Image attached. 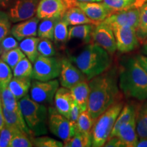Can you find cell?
Listing matches in <instances>:
<instances>
[{
    "label": "cell",
    "mask_w": 147,
    "mask_h": 147,
    "mask_svg": "<svg viewBox=\"0 0 147 147\" xmlns=\"http://www.w3.org/2000/svg\"><path fill=\"white\" fill-rule=\"evenodd\" d=\"M90 94L88 112L95 120L115 103L120 102L121 91L119 84V69L108 70L89 80Z\"/></svg>",
    "instance_id": "1"
},
{
    "label": "cell",
    "mask_w": 147,
    "mask_h": 147,
    "mask_svg": "<svg viewBox=\"0 0 147 147\" xmlns=\"http://www.w3.org/2000/svg\"><path fill=\"white\" fill-rule=\"evenodd\" d=\"M119 84L127 98L147 100V72L136 57H128L121 61L119 68Z\"/></svg>",
    "instance_id": "2"
},
{
    "label": "cell",
    "mask_w": 147,
    "mask_h": 147,
    "mask_svg": "<svg viewBox=\"0 0 147 147\" xmlns=\"http://www.w3.org/2000/svg\"><path fill=\"white\" fill-rule=\"evenodd\" d=\"M69 59L85 75L88 81L108 70L113 64L111 55L94 42L87 44L80 53Z\"/></svg>",
    "instance_id": "3"
},
{
    "label": "cell",
    "mask_w": 147,
    "mask_h": 147,
    "mask_svg": "<svg viewBox=\"0 0 147 147\" xmlns=\"http://www.w3.org/2000/svg\"><path fill=\"white\" fill-rule=\"evenodd\" d=\"M18 104L33 136L47 134L49 108L44 104L35 102L28 94L18 100Z\"/></svg>",
    "instance_id": "4"
},
{
    "label": "cell",
    "mask_w": 147,
    "mask_h": 147,
    "mask_svg": "<svg viewBox=\"0 0 147 147\" xmlns=\"http://www.w3.org/2000/svg\"><path fill=\"white\" fill-rule=\"evenodd\" d=\"M123 106V102L121 101L115 103L95 120L91 132L92 146H104Z\"/></svg>",
    "instance_id": "5"
},
{
    "label": "cell",
    "mask_w": 147,
    "mask_h": 147,
    "mask_svg": "<svg viewBox=\"0 0 147 147\" xmlns=\"http://www.w3.org/2000/svg\"><path fill=\"white\" fill-rule=\"evenodd\" d=\"M33 64L32 79L48 81L59 76L61 69V60L57 57L39 55Z\"/></svg>",
    "instance_id": "6"
},
{
    "label": "cell",
    "mask_w": 147,
    "mask_h": 147,
    "mask_svg": "<svg viewBox=\"0 0 147 147\" xmlns=\"http://www.w3.org/2000/svg\"><path fill=\"white\" fill-rule=\"evenodd\" d=\"M59 81L56 78L48 81L33 79L30 88V97L35 102L40 104H52L57 89Z\"/></svg>",
    "instance_id": "7"
},
{
    "label": "cell",
    "mask_w": 147,
    "mask_h": 147,
    "mask_svg": "<svg viewBox=\"0 0 147 147\" xmlns=\"http://www.w3.org/2000/svg\"><path fill=\"white\" fill-rule=\"evenodd\" d=\"M48 125L51 133L63 141L67 140L73 136L71 122L59 113L55 107L49 108Z\"/></svg>",
    "instance_id": "8"
},
{
    "label": "cell",
    "mask_w": 147,
    "mask_h": 147,
    "mask_svg": "<svg viewBox=\"0 0 147 147\" xmlns=\"http://www.w3.org/2000/svg\"><path fill=\"white\" fill-rule=\"evenodd\" d=\"M40 0H13L8 13L12 23H16L34 17Z\"/></svg>",
    "instance_id": "9"
},
{
    "label": "cell",
    "mask_w": 147,
    "mask_h": 147,
    "mask_svg": "<svg viewBox=\"0 0 147 147\" xmlns=\"http://www.w3.org/2000/svg\"><path fill=\"white\" fill-rule=\"evenodd\" d=\"M117 51L121 53H127L140 46V40L135 29L128 26L113 27Z\"/></svg>",
    "instance_id": "10"
},
{
    "label": "cell",
    "mask_w": 147,
    "mask_h": 147,
    "mask_svg": "<svg viewBox=\"0 0 147 147\" xmlns=\"http://www.w3.org/2000/svg\"><path fill=\"white\" fill-rule=\"evenodd\" d=\"M92 41L113 55L117 51L113 27L104 21L95 25L92 33Z\"/></svg>",
    "instance_id": "11"
},
{
    "label": "cell",
    "mask_w": 147,
    "mask_h": 147,
    "mask_svg": "<svg viewBox=\"0 0 147 147\" xmlns=\"http://www.w3.org/2000/svg\"><path fill=\"white\" fill-rule=\"evenodd\" d=\"M69 7L80 8L92 21L100 23L104 21L110 14L114 13L104 2H81L76 0H66Z\"/></svg>",
    "instance_id": "12"
},
{
    "label": "cell",
    "mask_w": 147,
    "mask_h": 147,
    "mask_svg": "<svg viewBox=\"0 0 147 147\" xmlns=\"http://www.w3.org/2000/svg\"><path fill=\"white\" fill-rule=\"evenodd\" d=\"M59 77L61 87L67 89H71L78 82L87 80L82 71L69 59L66 58L61 59V69Z\"/></svg>",
    "instance_id": "13"
},
{
    "label": "cell",
    "mask_w": 147,
    "mask_h": 147,
    "mask_svg": "<svg viewBox=\"0 0 147 147\" xmlns=\"http://www.w3.org/2000/svg\"><path fill=\"white\" fill-rule=\"evenodd\" d=\"M139 8H131L114 12L104 21L112 27L115 26H128L135 29L136 31L139 25Z\"/></svg>",
    "instance_id": "14"
},
{
    "label": "cell",
    "mask_w": 147,
    "mask_h": 147,
    "mask_svg": "<svg viewBox=\"0 0 147 147\" xmlns=\"http://www.w3.org/2000/svg\"><path fill=\"white\" fill-rule=\"evenodd\" d=\"M68 8L66 0H40L36 15L40 19L63 16Z\"/></svg>",
    "instance_id": "15"
},
{
    "label": "cell",
    "mask_w": 147,
    "mask_h": 147,
    "mask_svg": "<svg viewBox=\"0 0 147 147\" xmlns=\"http://www.w3.org/2000/svg\"><path fill=\"white\" fill-rule=\"evenodd\" d=\"M40 20L38 16H34L29 19L16 23L11 27L10 34L18 41H21L28 37L38 36Z\"/></svg>",
    "instance_id": "16"
},
{
    "label": "cell",
    "mask_w": 147,
    "mask_h": 147,
    "mask_svg": "<svg viewBox=\"0 0 147 147\" xmlns=\"http://www.w3.org/2000/svg\"><path fill=\"white\" fill-rule=\"evenodd\" d=\"M116 136L121 139L125 147H136L139 140L136 131V115L121 127Z\"/></svg>",
    "instance_id": "17"
},
{
    "label": "cell",
    "mask_w": 147,
    "mask_h": 147,
    "mask_svg": "<svg viewBox=\"0 0 147 147\" xmlns=\"http://www.w3.org/2000/svg\"><path fill=\"white\" fill-rule=\"evenodd\" d=\"M74 102L70 89L63 87L59 88L54 97L55 107L59 113L68 119Z\"/></svg>",
    "instance_id": "18"
},
{
    "label": "cell",
    "mask_w": 147,
    "mask_h": 147,
    "mask_svg": "<svg viewBox=\"0 0 147 147\" xmlns=\"http://www.w3.org/2000/svg\"><path fill=\"white\" fill-rule=\"evenodd\" d=\"M69 89L74 100L78 104L82 111L87 110L90 94V87L87 80L78 82Z\"/></svg>",
    "instance_id": "19"
},
{
    "label": "cell",
    "mask_w": 147,
    "mask_h": 147,
    "mask_svg": "<svg viewBox=\"0 0 147 147\" xmlns=\"http://www.w3.org/2000/svg\"><path fill=\"white\" fill-rule=\"evenodd\" d=\"M62 18L69 25H82V24L97 25V24L96 22L90 19L83 11L77 6L69 7L65 11Z\"/></svg>",
    "instance_id": "20"
},
{
    "label": "cell",
    "mask_w": 147,
    "mask_h": 147,
    "mask_svg": "<svg viewBox=\"0 0 147 147\" xmlns=\"http://www.w3.org/2000/svg\"><path fill=\"white\" fill-rule=\"evenodd\" d=\"M94 24H82L71 25L69 27L68 41L72 39H80L85 44H89L92 40V33L95 27Z\"/></svg>",
    "instance_id": "21"
},
{
    "label": "cell",
    "mask_w": 147,
    "mask_h": 147,
    "mask_svg": "<svg viewBox=\"0 0 147 147\" xmlns=\"http://www.w3.org/2000/svg\"><path fill=\"white\" fill-rule=\"evenodd\" d=\"M29 77H14L9 82L8 87L18 100L28 94L32 85V80Z\"/></svg>",
    "instance_id": "22"
},
{
    "label": "cell",
    "mask_w": 147,
    "mask_h": 147,
    "mask_svg": "<svg viewBox=\"0 0 147 147\" xmlns=\"http://www.w3.org/2000/svg\"><path fill=\"white\" fill-rule=\"evenodd\" d=\"M2 112L5 125L14 127L21 130V131L25 132L30 135L31 136L34 137L22 114L11 112L4 107H2Z\"/></svg>",
    "instance_id": "23"
},
{
    "label": "cell",
    "mask_w": 147,
    "mask_h": 147,
    "mask_svg": "<svg viewBox=\"0 0 147 147\" xmlns=\"http://www.w3.org/2000/svg\"><path fill=\"white\" fill-rule=\"evenodd\" d=\"M40 39L41 38L36 36L28 37L22 40L18 46L26 57L28 58L32 63H34L40 55L38 53V46Z\"/></svg>",
    "instance_id": "24"
},
{
    "label": "cell",
    "mask_w": 147,
    "mask_h": 147,
    "mask_svg": "<svg viewBox=\"0 0 147 147\" xmlns=\"http://www.w3.org/2000/svg\"><path fill=\"white\" fill-rule=\"evenodd\" d=\"M137 109L138 107L134 104H127L123 106L122 110L119 113L118 117H117V120H116L115 125L113 127V129L112 130L109 138L117 136V132H118L121 127L124 123L129 121L130 119L133 118L134 116L136 115Z\"/></svg>",
    "instance_id": "25"
},
{
    "label": "cell",
    "mask_w": 147,
    "mask_h": 147,
    "mask_svg": "<svg viewBox=\"0 0 147 147\" xmlns=\"http://www.w3.org/2000/svg\"><path fill=\"white\" fill-rule=\"evenodd\" d=\"M95 121V120L92 118L88 110L82 111L80 117H79L78 121H77L75 125L71 124L72 125L73 136L77 132H80V133L91 136L92 129H93Z\"/></svg>",
    "instance_id": "26"
},
{
    "label": "cell",
    "mask_w": 147,
    "mask_h": 147,
    "mask_svg": "<svg viewBox=\"0 0 147 147\" xmlns=\"http://www.w3.org/2000/svg\"><path fill=\"white\" fill-rule=\"evenodd\" d=\"M62 16L44 18L39 23L38 28V36L40 38H47L51 40L54 39L55 27Z\"/></svg>",
    "instance_id": "27"
},
{
    "label": "cell",
    "mask_w": 147,
    "mask_h": 147,
    "mask_svg": "<svg viewBox=\"0 0 147 147\" xmlns=\"http://www.w3.org/2000/svg\"><path fill=\"white\" fill-rule=\"evenodd\" d=\"M136 131L138 138H147V100L139 107L136 113Z\"/></svg>",
    "instance_id": "28"
},
{
    "label": "cell",
    "mask_w": 147,
    "mask_h": 147,
    "mask_svg": "<svg viewBox=\"0 0 147 147\" xmlns=\"http://www.w3.org/2000/svg\"><path fill=\"white\" fill-rule=\"evenodd\" d=\"M0 94H1L2 107H4L11 112L22 114L18 104V100L12 93L8 87L1 88Z\"/></svg>",
    "instance_id": "29"
},
{
    "label": "cell",
    "mask_w": 147,
    "mask_h": 147,
    "mask_svg": "<svg viewBox=\"0 0 147 147\" xmlns=\"http://www.w3.org/2000/svg\"><path fill=\"white\" fill-rule=\"evenodd\" d=\"M68 24L61 18L57 22L55 27L54 40L55 43L58 45H63L68 41L69 28Z\"/></svg>",
    "instance_id": "30"
},
{
    "label": "cell",
    "mask_w": 147,
    "mask_h": 147,
    "mask_svg": "<svg viewBox=\"0 0 147 147\" xmlns=\"http://www.w3.org/2000/svg\"><path fill=\"white\" fill-rule=\"evenodd\" d=\"M64 147H89L92 146L91 136L77 132L67 140L63 141Z\"/></svg>",
    "instance_id": "31"
},
{
    "label": "cell",
    "mask_w": 147,
    "mask_h": 147,
    "mask_svg": "<svg viewBox=\"0 0 147 147\" xmlns=\"http://www.w3.org/2000/svg\"><path fill=\"white\" fill-rule=\"evenodd\" d=\"M140 21L136 29L138 38L142 43L147 40V1L139 8Z\"/></svg>",
    "instance_id": "32"
},
{
    "label": "cell",
    "mask_w": 147,
    "mask_h": 147,
    "mask_svg": "<svg viewBox=\"0 0 147 147\" xmlns=\"http://www.w3.org/2000/svg\"><path fill=\"white\" fill-rule=\"evenodd\" d=\"M25 57H26L25 55L20 49V48L17 47L16 49H12V50L3 53L0 59H1L3 61H5L11 67V69H13L16 65V64L23 58H25Z\"/></svg>",
    "instance_id": "33"
},
{
    "label": "cell",
    "mask_w": 147,
    "mask_h": 147,
    "mask_svg": "<svg viewBox=\"0 0 147 147\" xmlns=\"http://www.w3.org/2000/svg\"><path fill=\"white\" fill-rule=\"evenodd\" d=\"M33 72V63L25 57L20 61L12 69L14 77H29L31 78Z\"/></svg>",
    "instance_id": "34"
},
{
    "label": "cell",
    "mask_w": 147,
    "mask_h": 147,
    "mask_svg": "<svg viewBox=\"0 0 147 147\" xmlns=\"http://www.w3.org/2000/svg\"><path fill=\"white\" fill-rule=\"evenodd\" d=\"M21 132L23 131L14 127L5 125L0 132V147H10V143L12 138Z\"/></svg>",
    "instance_id": "35"
},
{
    "label": "cell",
    "mask_w": 147,
    "mask_h": 147,
    "mask_svg": "<svg viewBox=\"0 0 147 147\" xmlns=\"http://www.w3.org/2000/svg\"><path fill=\"white\" fill-rule=\"evenodd\" d=\"M34 146L36 147H63V142L49 136H35L32 138Z\"/></svg>",
    "instance_id": "36"
},
{
    "label": "cell",
    "mask_w": 147,
    "mask_h": 147,
    "mask_svg": "<svg viewBox=\"0 0 147 147\" xmlns=\"http://www.w3.org/2000/svg\"><path fill=\"white\" fill-rule=\"evenodd\" d=\"M32 136L25 132H21L16 135L10 143V147H32L34 143Z\"/></svg>",
    "instance_id": "37"
},
{
    "label": "cell",
    "mask_w": 147,
    "mask_h": 147,
    "mask_svg": "<svg viewBox=\"0 0 147 147\" xmlns=\"http://www.w3.org/2000/svg\"><path fill=\"white\" fill-rule=\"evenodd\" d=\"M12 78V69L5 61L0 59V89L8 87Z\"/></svg>",
    "instance_id": "38"
},
{
    "label": "cell",
    "mask_w": 147,
    "mask_h": 147,
    "mask_svg": "<svg viewBox=\"0 0 147 147\" xmlns=\"http://www.w3.org/2000/svg\"><path fill=\"white\" fill-rule=\"evenodd\" d=\"M38 53L40 55L46 57H53L56 54V50L51 40L41 38L38 46Z\"/></svg>",
    "instance_id": "39"
},
{
    "label": "cell",
    "mask_w": 147,
    "mask_h": 147,
    "mask_svg": "<svg viewBox=\"0 0 147 147\" xmlns=\"http://www.w3.org/2000/svg\"><path fill=\"white\" fill-rule=\"evenodd\" d=\"M103 2L114 12L127 10L131 8H136L133 3L127 0H103Z\"/></svg>",
    "instance_id": "40"
},
{
    "label": "cell",
    "mask_w": 147,
    "mask_h": 147,
    "mask_svg": "<svg viewBox=\"0 0 147 147\" xmlns=\"http://www.w3.org/2000/svg\"><path fill=\"white\" fill-rule=\"evenodd\" d=\"M11 22L7 12L0 9V42L5 36L10 34L11 30Z\"/></svg>",
    "instance_id": "41"
},
{
    "label": "cell",
    "mask_w": 147,
    "mask_h": 147,
    "mask_svg": "<svg viewBox=\"0 0 147 147\" xmlns=\"http://www.w3.org/2000/svg\"><path fill=\"white\" fill-rule=\"evenodd\" d=\"M0 45L2 49L3 53H5L18 47L19 44L18 40L12 34H8L0 42Z\"/></svg>",
    "instance_id": "42"
},
{
    "label": "cell",
    "mask_w": 147,
    "mask_h": 147,
    "mask_svg": "<svg viewBox=\"0 0 147 147\" xmlns=\"http://www.w3.org/2000/svg\"><path fill=\"white\" fill-rule=\"evenodd\" d=\"M82 112L81 108L78 106V104L76 102H74L71 106L70 113H69V120L72 125H75L77 121L80 117V114Z\"/></svg>",
    "instance_id": "43"
},
{
    "label": "cell",
    "mask_w": 147,
    "mask_h": 147,
    "mask_svg": "<svg viewBox=\"0 0 147 147\" xmlns=\"http://www.w3.org/2000/svg\"><path fill=\"white\" fill-rule=\"evenodd\" d=\"M104 146L106 147H125L123 142L117 136L108 138Z\"/></svg>",
    "instance_id": "44"
},
{
    "label": "cell",
    "mask_w": 147,
    "mask_h": 147,
    "mask_svg": "<svg viewBox=\"0 0 147 147\" xmlns=\"http://www.w3.org/2000/svg\"><path fill=\"white\" fill-rule=\"evenodd\" d=\"M136 58L139 62V63L142 66L143 68L147 72V56L143 54H140L136 55Z\"/></svg>",
    "instance_id": "45"
},
{
    "label": "cell",
    "mask_w": 147,
    "mask_h": 147,
    "mask_svg": "<svg viewBox=\"0 0 147 147\" xmlns=\"http://www.w3.org/2000/svg\"><path fill=\"white\" fill-rule=\"evenodd\" d=\"M13 0H0V9L5 10L8 9Z\"/></svg>",
    "instance_id": "46"
},
{
    "label": "cell",
    "mask_w": 147,
    "mask_h": 147,
    "mask_svg": "<svg viewBox=\"0 0 147 147\" xmlns=\"http://www.w3.org/2000/svg\"><path fill=\"white\" fill-rule=\"evenodd\" d=\"M127 1L133 3V4L135 5V7L139 8L141 5L144 4L145 2H146L147 0H127Z\"/></svg>",
    "instance_id": "47"
},
{
    "label": "cell",
    "mask_w": 147,
    "mask_h": 147,
    "mask_svg": "<svg viewBox=\"0 0 147 147\" xmlns=\"http://www.w3.org/2000/svg\"><path fill=\"white\" fill-rule=\"evenodd\" d=\"M136 147H147V138H140Z\"/></svg>",
    "instance_id": "48"
},
{
    "label": "cell",
    "mask_w": 147,
    "mask_h": 147,
    "mask_svg": "<svg viewBox=\"0 0 147 147\" xmlns=\"http://www.w3.org/2000/svg\"><path fill=\"white\" fill-rule=\"evenodd\" d=\"M5 120L4 117H3V112L2 110H0V132H1V129L3 128V127L5 126Z\"/></svg>",
    "instance_id": "49"
},
{
    "label": "cell",
    "mask_w": 147,
    "mask_h": 147,
    "mask_svg": "<svg viewBox=\"0 0 147 147\" xmlns=\"http://www.w3.org/2000/svg\"><path fill=\"white\" fill-rule=\"evenodd\" d=\"M141 52H142V54L147 56V40H145V41L142 43Z\"/></svg>",
    "instance_id": "50"
},
{
    "label": "cell",
    "mask_w": 147,
    "mask_h": 147,
    "mask_svg": "<svg viewBox=\"0 0 147 147\" xmlns=\"http://www.w3.org/2000/svg\"><path fill=\"white\" fill-rule=\"evenodd\" d=\"M76 1H81V2H100L103 0H76Z\"/></svg>",
    "instance_id": "51"
},
{
    "label": "cell",
    "mask_w": 147,
    "mask_h": 147,
    "mask_svg": "<svg viewBox=\"0 0 147 147\" xmlns=\"http://www.w3.org/2000/svg\"><path fill=\"white\" fill-rule=\"evenodd\" d=\"M0 110H2V104H1V94H0Z\"/></svg>",
    "instance_id": "52"
},
{
    "label": "cell",
    "mask_w": 147,
    "mask_h": 147,
    "mask_svg": "<svg viewBox=\"0 0 147 147\" xmlns=\"http://www.w3.org/2000/svg\"><path fill=\"white\" fill-rule=\"evenodd\" d=\"M2 53H3L2 49H1V45H0V57H1V55H2Z\"/></svg>",
    "instance_id": "53"
}]
</instances>
